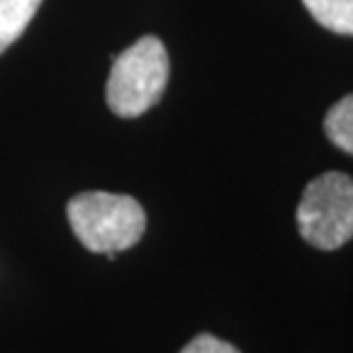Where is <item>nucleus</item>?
I'll use <instances>...</instances> for the list:
<instances>
[{
  "instance_id": "obj_1",
  "label": "nucleus",
  "mask_w": 353,
  "mask_h": 353,
  "mask_svg": "<svg viewBox=\"0 0 353 353\" xmlns=\"http://www.w3.org/2000/svg\"><path fill=\"white\" fill-rule=\"evenodd\" d=\"M71 230L92 253L110 260L144 237L146 212L132 196L110 192H82L66 205Z\"/></svg>"
},
{
  "instance_id": "obj_2",
  "label": "nucleus",
  "mask_w": 353,
  "mask_h": 353,
  "mask_svg": "<svg viewBox=\"0 0 353 353\" xmlns=\"http://www.w3.org/2000/svg\"><path fill=\"white\" fill-rule=\"evenodd\" d=\"M169 80V55L157 37H141L114 59L105 101L117 117L144 114L162 99Z\"/></svg>"
},
{
  "instance_id": "obj_3",
  "label": "nucleus",
  "mask_w": 353,
  "mask_h": 353,
  "mask_svg": "<svg viewBox=\"0 0 353 353\" xmlns=\"http://www.w3.org/2000/svg\"><path fill=\"white\" fill-rule=\"evenodd\" d=\"M296 226L307 244L335 251L353 237V178L328 171L307 183L296 208Z\"/></svg>"
},
{
  "instance_id": "obj_4",
  "label": "nucleus",
  "mask_w": 353,
  "mask_h": 353,
  "mask_svg": "<svg viewBox=\"0 0 353 353\" xmlns=\"http://www.w3.org/2000/svg\"><path fill=\"white\" fill-rule=\"evenodd\" d=\"M41 0H0V55L23 34Z\"/></svg>"
},
{
  "instance_id": "obj_5",
  "label": "nucleus",
  "mask_w": 353,
  "mask_h": 353,
  "mask_svg": "<svg viewBox=\"0 0 353 353\" xmlns=\"http://www.w3.org/2000/svg\"><path fill=\"white\" fill-rule=\"evenodd\" d=\"M319 26L337 34H353V0H303Z\"/></svg>"
},
{
  "instance_id": "obj_6",
  "label": "nucleus",
  "mask_w": 353,
  "mask_h": 353,
  "mask_svg": "<svg viewBox=\"0 0 353 353\" xmlns=\"http://www.w3.org/2000/svg\"><path fill=\"white\" fill-rule=\"evenodd\" d=\"M326 134L337 148L353 155V94L337 101L326 114Z\"/></svg>"
},
{
  "instance_id": "obj_7",
  "label": "nucleus",
  "mask_w": 353,
  "mask_h": 353,
  "mask_svg": "<svg viewBox=\"0 0 353 353\" xmlns=\"http://www.w3.org/2000/svg\"><path fill=\"white\" fill-rule=\"evenodd\" d=\"M180 353H239V349L232 347L230 342H223L214 335H196L194 340L187 344V347Z\"/></svg>"
}]
</instances>
